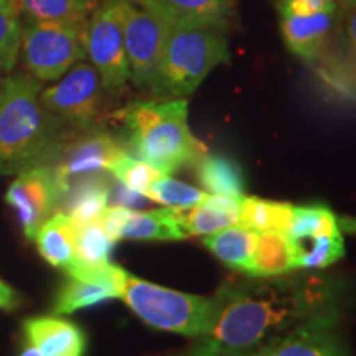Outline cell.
I'll use <instances>...</instances> for the list:
<instances>
[{
	"label": "cell",
	"instance_id": "6da1fadb",
	"mask_svg": "<svg viewBox=\"0 0 356 356\" xmlns=\"http://www.w3.org/2000/svg\"><path fill=\"white\" fill-rule=\"evenodd\" d=\"M335 297L330 280L317 275L226 282L193 356H261L307 323L337 320Z\"/></svg>",
	"mask_w": 356,
	"mask_h": 356
},
{
	"label": "cell",
	"instance_id": "7a4b0ae2",
	"mask_svg": "<svg viewBox=\"0 0 356 356\" xmlns=\"http://www.w3.org/2000/svg\"><path fill=\"white\" fill-rule=\"evenodd\" d=\"M40 92L32 74H10L0 84V175L53 165L68 139V126L44 109Z\"/></svg>",
	"mask_w": 356,
	"mask_h": 356
},
{
	"label": "cell",
	"instance_id": "3957f363",
	"mask_svg": "<svg viewBox=\"0 0 356 356\" xmlns=\"http://www.w3.org/2000/svg\"><path fill=\"white\" fill-rule=\"evenodd\" d=\"M127 131V147L134 157L162 173L193 165L204 155V147L188 127V101H136L121 111Z\"/></svg>",
	"mask_w": 356,
	"mask_h": 356
},
{
	"label": "cell",
	"instance_id": "277c9868",
	"mask_svg": "<svg viewBox=\"0 0 356 356\" xmlns=\"http://www.w3.org/2000/svg\"><path fill=\"white\" fill-rule=\"evenodd\" d=\"M226 63H229L226 32L210 26L172 24L154 96L180 99L193 95L216 66Z\"/></svg>",
	"mask_w": 356,
	"mask_h": 356
},
{
	"label": "cell",
	"instance_id": "5b68a950",
	"mask_svg": "<svg viewBox=\"0 0 356 356\" xmlns=\"http://www.w3.org/2000/svg\"><path fill=\"white\" fill-rule=\"evenodd\" d=\"M142 322L157 330L200 338L207 335L211 323V299L191 296L155 286L152 282L124 274L121 296Z\"/></svg>",
	"mask_w": 356,
	"mask_h": 356
},
{
	"label": "cell",
	"instance_id": "8992f818",
	"mask_svg": "<svg viewBox=\"0 0 356 356\" xmlns=\"http://www.w3.org/2000/svg\"><path fill=\"white\" fill-rule=\"evenodd\" d=\"M88 19L30 22L22 30L20 56L38 81H58L86 58Z\"/></svg>",
	"mask_w": 356,
	"mask_h": 356
},
{
	"label": "cell",
	"instance_id": "52a82bcc",
	"mask_svg": "<svg viewBox=\"0 0 356 356\" xmlns=\"http://www.w3.org/2000/svg\"><path fill=\"white\" fill-rule=\"evenodd\" d=\"M119 2L131 79L154 95L172 22L142 0Z\"/></svg>",
	"mask_w": 356,
	"mask_h": 356
},
{
	"label": "cell",
	"instance_id": "ba28073f",
	"mask_svg": "<svg viewBox=\"0 0 356 356\" xmlns=\"http://www.w3.org/2000/svg\"><path fill=\"white\" fill-rule=\"evenodd\" d=\"M104 86L92 65L79 61L53 86L40 92L48 113L76 131H91L101 121Z\"/></svg>",
	"mask_w": 356,
	"mask_h": 356
},
{
	"label": "cell",
	"instance_id": "9c48e42d",
	"mask_svg": "<svg viewBox=\"0 0 356 356\" xmlns=\"http://www.w3.org/2000/svg\"><path fill=\"white\" fill-rule=\"evenodd\" d=\"M86 56L106 91L119 92L131 79L119 0H104L91 12L86 25Z\"/></svg>",
	"mask_w": 356,
	"mask_h": 356
},
{
	"label": "cell",
	"instance_id": "30bf717a",
	"mask_svg": "<svg viewBox=\"0 0 356 356\" xmlns=\"http://www.w3.org/2000/svg\"><path fill=\"white\" fill-rule=\"evenodd\" d=\"M65 185L51 165L20 172L6 193V202L15 211L20 228L29 239L50 218L65 197Z\"/></svg>",
	"mask_w": 356,
	"mask_h": 356
},
{
	"label": "cell",
	"instance_id": "8fae6325",
	"mask_svg": "<svg viewBox=\"0 0 356 356\" xmlns=\"http://www.w3.org/2000/svg\"><path fill=\"white\" fill-rule=\"evenodd\" d=\"M124 152L127 150L115 137L108 132L91 129L83 131L79 136H68L51 167L68 190L71 181L78 178L109 172L111 165Z\"/></svg>",
	"mask_w": 356,
	"mask_h": 356
},
{
	"label": "cell",
	"instance_id": "7c38bea8",
	"mask_svg": "<svg viewBox=\"0 0 356 356\" xmlns=\"http://www.w3.org/2000/svg\"><path fill=\"white\" fill-rule=\"evenodd\" d=\"M337 12H320L314 15H282L284 42L293 55L304 61L318 60L327 47L335 25Z\"/></svg>",
	"mask_w": 356,
	"mask_h": 356
},
{
	"label": "cell",
	"instance_id": "4fadbf2b",
	"mask_svg": "<svg viewBox=\"0 0 356 356\" xmlns=\"http://www.w3.org/2000/svg\"><path fill=\"white\" fill-rule=\"evenodd\" d=\"M25 337L43 356H83L86 350V337L81 328L63 318H29Z\"/></svg>",
	"mask_w": 356,
	"mask_h": 356
},
{
	"label": "cell",
	"instance_id": "5bb4252c",
	"mask_svg": "<svg viewBox=\"0 0 356 356\" xmlns=\"http://www.w3.org/2000/svg\"><path fill=\"white\" fill-rule=\"evenodd\" d=\"M172 24H190L226 32L238 0H142Z\"/></svg>",
	"mask_w": 356,
	"mask_h": 356
},
{
	"label": "cell",
	"instance_id": "9a60e30c",
	"mask_svg": "<svg viewBox=\"0 0 356 356\" xmlns=\"http://www.w3.org/2000/svg\"><path fill=\"white\" fill-rule=\"evenodd\" d=\"M111 186L113 181L106 172L78 178L68 185L58 208L78 226L97 221L109 204Z\"/></svg>",
	"mask_w": 356,
	"mask_h": 356
},
{
	"label": "cell",
	"instance_id": "2e32d148",
	"mask_svg": "<svg viewBox=\"0 0 356 356\" xmlns=\"http://www.w3.org/2000/svg\"><path fill=\"white\" fill-rule=\"evenodd\" d=\"M337 320H318L297 328L261 356H348L333 332Z\"/></svg>",
	"mask_w": 356,
	"mask_h": 356
},
{
	"label": "cell",
	"instance_id": "e0dca14e",
	"mask_svg": "<svg viewBox=\"0 0 356 356\" xmlns=\"http://www.w3.org/2000/svg\"><path fill=\"white\" fill-rule=\"evenodd\" d=\"M241 200L228 195L210 193L203 203L197 207L184 208L177 211L181 228L188 236H208L239 222Z\"/></svg>",
	"mask_w": 356,
	"mask_h": 356
},
{
	"label": "cell",
	"instance_id": "ac0fdd59",
	"mask_svg": "<svg viewBox=\"0 0 356 356\" xmlns=\"http://www.w3.org/2000/svg\"><path fill=\"white\" fill-rule=\"evenodd\" d=\"M185 238L173 208L152 211H132L127 208L118 234L119 241H180Z\"/></svg>",
	"mask_w": 356,
	"mask_h": 356
},
{
	"label": "cell",
	"instance_id": "d6986e66",
	"mask_svg": "<svg viewBox=\"0 0 356 356\" xmlns=\"http://www.w3.org/2000/svg\"><path fill=\"white\" fill-rule=\"evenodd\" d=\"M33 241L43 259L51 266L68 270L76 261V225L65 213H53L40 226Z\"/></svg>",
	"mask_w": 356,
	"mask_h": 356
},
{
	"label": "cell",
	"instance_id": "ffe728a7",
	"mask_svg": "<svg viewBox=\"0 0 356 356\" xmlns=\"http://www.w3.org/2000/svg\"><path fill=\"white\" fill-rule=\"evenodd\" d=\"M257 239H259V233L234 225L208 234L203 243L218 259L236 270L248 274L257 246Z\"/></svg>",
	"mask_w": 356,
	"mask_h": 356
},
{
	"label": "cell",
	"instance_id": "44dd1931",
	"mask_svg": "<svg viewBox=\"0 0 356 356\" xmlns=\"http://www.w3.org/2000/svg\"><path fill=\"white\" fill-rule=\"evenodd\" d=\"M198 181L210 193L228 195V197H244V175L241 167L233 159L225 155H207L197 162Z\"/></svg>",
	"mask_w": 356,
	"mask_h": 356
},
{
	"label": "cell",
	"instance_id": "7402d4cb",
	"mask_svg": "<svg viewBox=\"0 0 356 356\" xmlns=\"http://www.w3.org/2000/svg\"><path fill=\"white\" fill-rule=\"evenodd\" d=\"M292 269L291 246H289L287 236L277 231L259 233L251 267L248 270L249 277H277Z\"/></svg>",
	"mask_w": 356,
	"mask_h": 356
},
{
	"label": "cell",
	"instance_id": "603a6c76",
	"mask_svg": "<svg viewBox=\"0 0 356 356\" xmlns=\"http://www.w3.org/2000/svg\"><path fill=\"white\" fill-rule=\"evenodd\" d=\"M292 210L293 207L289 203L270 202V200L257 197H243L239 225L256 233L277 231V233L286 234Z\"/></svg>",
	"mask_w": 356,
	"mask_h": 356
},
{
	"label": "cell",
	"instance_id": "cb8c5ba5",
	"mask_svg": "<svg viewBox=\"0 0 356 356\" xmlns=\"http://www.w3.org/2000/svg\"><path fill=\"white\" fill-rule=\"evenodd\" d=\"M293 269H323L335 264L345 254V243L341 231L320 236L307 241L289 243Z\"/></svg>",
	"mask_w": 356,
	"mask_h": 356
},
{
	"label": "cell",
	"instance_id": "d4e9b609",
	"mask_svg": "<svg viewBox=\"0 0 356 356\" xmlns=\"http://www.w3.org/2000/svg\"><path fill=\"white\" fill-rule=\"evenodd\" d=\"M92 0H12L17 15L29 22H60L88 19Z\"/></svg>",
	"mask_w": 356,
	"mask_h": 356
},
{
	"label": "cell",
	"instance_id": "484cf974",
	"mask_svg": "<svg viewBox=\"0 0 356 356\" xmlns=\"http://www.w3.org/2000/svg\"><path fill=\"white\" fill-rule=\"evenodd\" d=\"M115 297H119V292L114 287L99 282H91V280L70 277L68 282L58 292L53 310H55V314L60 315L73 314V312L97 305L104 300L115 299Z\"/></svg>",
	"mask_w": 356,
	"mask_h": 356
},
{
	"label": "cell",
	"instance_id": "4316f807",
	"mask_svg": "<svg viewBox=\"0 0 356 356\" xmlns=\"http://www.w3.org/2000/svg\"><path fill=\"white\" fill-rule=\"evenodd\" d=\"M76 261L88 266L108 264L114 241L109 238L101 221L76 225Z\"/></svg>",
	"mask_w": 356,
	"mask_h": 356
},
{
	"label": "cell",
	"instance_id": "83f0119b",
	"mask_svg": "<svg viewBox=\"0 0 356 356\" xmlns=\"http://www.w3.org/2000/svg\"><path fill=\"white\" fill-rule=\"evenodd\" d=\"M210 193L202 191L195 186L186 185L184 181L173 180V178L162 175L150 185L145 197L155 203L165 204L167 208L184 210V208L197 207L203 203Z\"/></svg>",
	"mask_w": 356,
	"mask_h": 356
},
{
	"label": "cell",
	"instance_id": "f1b7e54d",
	"mask_svg": "<svg viewBox=\"0 0 356 356\" xmlns=\"http://www.w3.org/2000/svg\"><path fill=\"white\" fill-rule=\"evenodd\" d=\"M109 172L119 184H122L127 188H131L137 193H142L145 197L147 190L154 184L157 178L165 173H162L157 168L144 162V160L134 157L129 152H124L115 162L111 165Z\"/></svg>",
	"mask_w": 356,
	"mask_h": 356
},
{
	"label": "cell",
	"instance_id": "f546056e",
	"mask_svg": "<svg viewBox=\"0 0 356 356\" xmlns=\"http://www.w3.org/2000/svg\"><path fill=\"white\" fill-rule=\"evenodd\" d=\"M20 19L13 8L0 7V70L10 71L20 55Z\"/></svg>",
	"mask_w": 356,
	"mask_h": 356
},
{
	"label": "cell",
	"instance_id": "4dcf8cb0",
	"mask_svg": "<svg viewBox=\"0 0 356 356\" xmlns=\"http://www.w3.org/2000/svg\"><path fill=\"white\" fill-rule=\"evenodd\" d=\"M282 15H314L320 12H337V0H279Z\"/></svg>",
	"mask_w": 356,
	"mask_h": 356
},
{
	"label": "cell",
	"instance_id": "1f68e13d",
	"mask_svg": "<svg viewBox=\"0 0 356 356\" xmlns=\"http://www.w3.org/2000/svg\"><path fill=\"white\" fill-rule=\"evenodd\" d=\"M111 197H113V202L115 203V207H124V208H137V207H144L147 203V197H144L142 193H137L127 186H124L122 184H114L111 186Z\"/></svg>",
	"mask_w": 356,
	"mask_h": 356
},
{
	"label": "cell",
	"instance_id": "d6a6232c",
	"mask_svg": "<svg viewBox=\"0 0 356 356\" xmlns=\"http://www.w3.org/2000/svg\"><path fill=\"white\" fill-rule=\"evenodd\" d=\"M345 33H346V40H348L351 51L356 55V7L346 8Z\"/></svg>",
	"mask_w": 356,
	"mask_h": 356
},
{
	"label": "cell",
	"instance_id": "836d02e7",
	"mask_svg": "<svg viewBox=\"0 0 356 356\" xmlns=\"http://www.w3.org/2000/svg\"><path fill=\"white\" fill-rule=\"evenodd\" d=\"M19 304V297H17L15 291L10 286H7L6 282L0 280V309L12 310L15 309Z\"/></svg>",
	"mask_w": 356,
	"mask_h": 356
},
{
	"label": "cell",
	"instance_id": "e575fe53",
	"mask_svg": "<svg viewBox=\"0 0 356 356\" xmlns=\"http://www.w3.org/2000/svg\"><path fill=\"white\" fill-rule=\"evenodd\" d=\"M20 356H43V355L40 353V351H38L37 348H35L33 345L29 343V345H26L25 348H24V351H22Z\"/></svg>",
	"mask_w": 356,
	"mask_h": 356
},
{
	"label": "cell",
	"instance_id": "d590c367",
	"mask_svg": "<svg viewBox=\"0 0 356 356\" xmlns=\"http://www.w3.org/2000/svg\"><path fill=\"white\" fill-rule=\"evenodd\" d=\"M337 3H338V7H341V8H353V7H356V0H337Z\"/></svg>",
	"mask_w": 356,
	"mask_h": 356
},
{
	"label": "cell",
	"instance_id": "8d00e7d4",
	"mask_svg": "<svg viewBox=\"0 0 356 356\" xmlns=\"http://www.w3.org/2000/svg\"><path fill=\"white\" fill-rule=\"evenodd\" d=\"M0 7L13 8V7H12V0H0Z\"/></svg>",
	"mask_w": 356,
	"mask_h": 356
},
{
	"label": "cell",
	"instance_id": "74e56055",
	"mask_svg": "<svg viewBox=\"0 0 356 356\" xmlns=\"http://www.w3.org/2000/svg\"><path fill=\"white\" fill-rule=\"evenodd\" d=\"M3 73H6V71H2V70H0V84H2L3 78H6V76H3Z\"/></svg>",
	"mask_w": 356,
	"mask_h": 356
}]
</instances>
